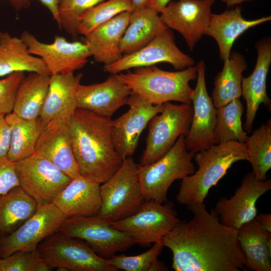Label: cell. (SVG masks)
I'll list each match as a JSON object with an SVG mask.
<instances>
[{"mask_svg": "<svg viewBox=\"0 0 271 271\" xmlns=\"http://www.w3.org/2000/svg\"><path fill=\"white\" fill-rule=\"evenodd\" d=\"M193 214L178 223L162 239L173 254L175 271H240L245 260L237 230L223 225L204 203L187 206Z\"/></svg>", "mask_w": 271, "mask_h": 271, "instance_id": "6da1fadb", "label": "cell"}, {"mask_svg": "<svg viewBox=\"0 0 271 271\" xmlns=\"http://www.w3.org/2000/svg\"><path fill=\"white\" fill-rule=\"evenodd\" d=\"M111 118L77 108L69 119L75 160L81 177L102 184L122 160L113 141Z\"/></svg>", "mask_w": 271, "mask_h": 271, "instance_id": "7a4b0ae2", "label": "cell"}, {"mask_svg": "<svg viewBox=\"0 0 271 271\" xmlns=\"http://www.w3.org/2000/svg\"><path fill=\"white\" fill-rule=\"evenodd\" d=\"M198 170L182 179L177 201L189 206L204 203L210 189L226 175L236 162L246 160L244 143L236 141L220 143L196 152L194 156Z\"/></svg>", "mask_w": 271, "mask_h": 271, "instance_id": "3957f363", "label": "cell"}, {"mask_svg": "<svg viewBox=\"0 0 271 271\" xmlns=\"http://www.w3.org/2000/svg\"><path fill=\"white\" fill-rule=\"evenodd\" d=\"M117 74L132 92L153 105L172 101L192 104L193 89L189 83L197 79L196 66L169 71L152 65Z\"/></svg>", "mask_w": 271, "mask_h": 271, "instance_id": "277c9868", "label": "cell"}, {"mask_svg": "<svg viewBox=\"0 0 271 271\" xmlns=\"http://www.w3.org/2000/svg\"><path fill=\"white\" fill-rule=\"evenodd\" d=\"M195 154L187 149L185 136L181 135L159 160L145 165H139V178L145 201L166 203L172 184L194 173L192 161Z\"/></svg>", "mask_w": 271, "mask_h": 271, "instance_id": "5b68a950", "label": "cell"}, {"mask_svg": "<svg viewBox=\"0 0 271 271\" xmlns=\"http://www.w3.org/2000/svg\"><path fill=\"white\" fill-rule=\"evenodd\" d=\"M101 207L98 216L111 222L134 213L145 201L139 178V165L125 158L116 172L100 185Z\"/></svg>", "mask_w": 271, "mask_h": 271, "instance_id": "8992f818", "label": "cell"}, {"mask_svg": "<svg viewBox=\"0 0 271 271\" xmlns=\"http://www.w3.org/2000/svg\"><path fill=\"white\" fill-rule=\"evenodd\" d=\"M38 249L46 263L58 270H118L90 246L59 231L43 240Z\"/></svg>", "mask_w": 271, "mask_h": 271, "instance_id": "52a82bcc", "label": "cell"}, {"mask_svg": "<svg viewBox=\"0 0 271 271\" xmlns=\"http://www.w3.org/2000/svg\"><path fill=\"white\" fill-rule=\"evenodd\" d=\"M193 114L192 104H163L160 112L148 123V133L145 150L140 165L156 161L165 155L181 135L186 136L189 130Z\"/></svg>", "mask_w": 271, "mask_h": 271, "instance_id": "ba28073f", "label": "cell"}, {"mask_svg": "<svg viewBox=\"0 0 271 271\" xmlns=\"http://www.w3.org/2000/svg\"><path fill=\"white\" fill-rule=\"evenodd\" d=\"M180 221L173 204L148 201L132 214L110 224L131 235L136 244L145 245L162 241Z\"/></svg>", "mask_w": 271, "mask_h": 271, "instance_id": "9c48e42d", "label": "cell"}, {"mask_svg": "<svg viewBox=\"0 0 271 271\" xmlns=\"http://www.w3.org/2000/svg\"><path fill=\"white\" fill-rule=\"evenodd\" d=\"M59 231L86 241L97 254L106 259L136 244L131 235L112 227L98 215L66 218Z\"/></svg>", "mask_w": 271, "mask_h": 271, "instance_id": "30bf717a", "label": "cell"}, {"mask_svg": "<svg viewBox=\"0 0 271 271\" xmlns=\"http://www.w3.org/2000/svg\"><path fill=\"white\" fill-rule=\"evenodd\" d=\"M20 186L38 204L53 203L72 179L35 154L15 162Z\"/></svg>", "mask_w": 271, "mask_h": 271, "instance_id": "8fae6325", "label": "cell"}, {"mask_svg": "<svg viewBox=\"0 0 271 271\" xmlns=\"http://www.w3.org/2000/svg\"><path fill=\"white\" fill-rule=\"evenodd\" d=\"M66 219L53 203L38 205L34 214L10 234L0 238V257L19 250H33L57 232Z\"/></svg>", "mask_w": 271, "mask_h": 271, "instance_id": "7c38bea8", "label": "cell"}, {"mask_svg": "<svg viewBox=\"0 0 271 271\" xmlns=\"http://www.w3.org/2000/svg\"><path fill=\"white\" fill-rule=\"evenodd\" d=\"M174 38L172 31L166 28L139 50L123 55L113 63L104 65V71L110 74H118L131 68L160 63H169L178 70L194 66V60L179 49Z\"/></svg>", "mask_w": 271, "mask_h": 271, "instance_id": "4fadbf2b", "label": "cell"}, {"mask_svg": "<svg viewBox=\"0 0 271 271\" xmlns=\"http://www.w3.org/2000/svg\"><path fill=\"white\" fill-rule=\"evenodd\" d=\"M27 46L29 52L40 58L51 75L74 73L82 68L91 56L87 46L82 42H69L56 36L53 43L46 44L25 31L20 37Z\"/></svg>", "mask_w": 271, "mask_h": 271, "instance_id": "5bb4252c", "label": "cell"}, {"mask_svg": "<svg viewBox=\"0 0 271 271\" xmlns=\"http://www.w3.org/2000/svg\"><path fill=\"white\" fill-rule=\"evenodd\" d=\"M216 0L170 1L160 12V17L170 29L178 32L192 51L209 24L211 7Z\"/></svg>", "mask_w": 271, "mask_h": 271, "instance_id": "9a60e30c", "label": "cell"}, {"mask_svg": "<svg viewBox=\"0 0 271 271\" xmlns=\"http://www.w3.org/2000/svg\"><path fill=\"white\" fill-rule=\"evenodd\" d=\"M196 67L197 83L192 96L193 114L185 136L187 149L195 153L218 144L215 137L216 108L207 90L205 63L200 60Z\"/></svg>", "mask_w": 271, "mask_h": 271, "instance_id": "2e32d148", "label": "cell"}, {"mask_svg": "<svg viewBox=\"0 0 271 271\" xmlns=\"http://www.w3.org/2000/svg\"><path fill=\"white\" fill-rule=\"evenodd\" d=\"M126 105L128 110L112 120L111 126L114 145L122 160L134 154L142 131L163 108V104L153 105L133 92Z\"/></svg>", "mask_w": 271, "mask_h": 271, "instance_id": "e0dca14e", "label": "cell"}, {"mask_svg": "<svg viewBox=\"0 0 271 271\" xmlns=\"http://www.w3.org/2000/svg\"><path fill=\"white\" fill-rule=\"evenodd\" d=\"M271 189V180L257 179L249 172L242 179L241 185L229 199L221 198L212 211L223 225L238 229L257 215L258 199Z\"/></svg>", "mask_w": 271, "mask_h": 271, "instance_id": "ac0fdd59", "label": "cell"}, {"mask_svg": "<svg viewBox=\"0 0 271 271\" xmlns=\"http://www.w3.org/2000/svg\"><path fill=\"white\" fill-rule=\"evenodd\" d=\"M34 154L50 161L72 179L81 177L74 155L69 119L56 118L47 124Z\"/></svg>", "mask_w": 271, "mask_h": 271, "instance_id": "d6986e66", "label": "cell"}, {"mask_svg": "<svg viewBox=\"0 0 271 271\" xmlns=\"http://www.w3.org/2000/svg\"><path fill=\"white\" fill-rule=\"evenodd\" d=\"M132 92L117 74H111L100 83L80 84L76 93L77 107L111 118L119 108L127 104Z\"/></svg>", "mask_w": 271, "mask_h": 271, "instance_id": "ffe728a7", "label": "cell"}, {"mask_svg": "<svg viewBox=\"0 0 271 271\" xmlns=\"http://www.w3.org/2000/svg\"><path fill=\"white\" fill-rule=\"evenodd\" d=\"M255 47L257 60L251 74L243 78L242 96L246 101V117L244 129L250 133L253 121L260 104L269 109L271 101L266 92V78L271 64V39L265 37L258 40Z\"/></svg>", "mask_w": 271, "mask_h": 271, "instance_id": "44dd1931", "label": "cell"}, {"mask_svg": "<svg viewBox=\"0 0 271 271\" xmlns=\"http://www.w3.org/2000/svg\"><path fill=\"white\" fill-rule=\"evenodd\" d=\"M100 184L80 177L71 182L53 203L66 218L98 215L101 207Z\"/></svg>", "mask_w": 271, "mask_h": 271, "instance_id": "7402d4cb", "label": "cell"}, {"mask_svg": "<svg viewBox=\"0 0 271 271\" xmlns=\"http://www.w3.org/2000/svg\"><path fill=\"white\" fill-rule=\"evenodd\" d=\"M131 12L118 14L84 36L83 42L95 62L107 65L122 58L120 42L128 25Z\"/></svg>", "mask_w": 271, "mask_h": 271, "instance_id": "603a6c76", "label": "cell"}, {"mask_svg": "<svg viewBox=\"0 0 271 271\" xmlns=\"http://www.w3.org/2000/svg\"><path fill=\"white\" fill-rule=\"evenodd\" d=\"M82 74H52L39 118L46 125L56 118L69 119L77 108L76 90Z\"/></svg>", "mask_w": 271, "mask_h": 271, "instance_id": "cb8c5ba5", "label": "cell"}, {"mask_svg": "<svg viewBox=\"0 0 271 271\" xmlns=\"http://www.w3.org/2000/svg\"><path fill=\"white\" fill-rule=\"evenodd\" d=\"M270 20V16L246 20L242 15L240 7L236 6L222 13L212 14L204 35L210 36L215 40L220 58L224 61L229 57L234 42L241 35L250 28Z\"/></svg>", "mask_w": 271, "mask_h": 271, "instance_id": "d4e9b609", "label": "cell"}, {"mask_svg": "<svg viewBox=\"0 0 271 271\" xmlns=\"http://www.w3.org/2000/svg\"><path fill=\"white\" fill-rule=\"evenodd\" d=\"M166 28L160 13L153 8L146 7L133 10L120 42L123 56L144 47Z\"/></svg>", "mask_w": 271, "mask_h": 271, "instance_id": "484cf974", "label": "cell"}, {"mask_svg": "<svg viewBox=\"0 0 271 271\" xmlns=\"http://www.w3.org/2000/svg\"><path fill=\"white\" fill-rule=\"evenodd\" d=\"M237 230L246 266L255 271H270L271 233L265 231L255 218Z\"/></svg>", "mask_w": 271, "mask_h": 271, "instance_id": "4316f807", "label": "cell"}, {"mask_svg": "<svg viewBox=\"0 0 271 271\" xmlns=\"http://www.w3.org/2000/svg\"><path fill=\"white\" fill-rule=\"evenodd\" d=\"M26 71L51 75L42 60L29 52L21 38L0 31V77Z\"/></svg>", "mask_w": 271, "mask_h": 271, "instance_id": "83f0119b", "label": "cell"}, {"mask_svg": "<svg viewBox=\"0 0 271 271\" xmlns=\"http://www.w3.org/2000/svg\"><path fill=\"white\" fill-rule=\"evenodd\" d=\"M223 62L222 70L215 78L211 97L216 108L234 99H240L242 74L247 67L244 56L236 51L231 52L229 57Z\"/></svg>", "mask_w": 271, "mask_h": 271, "instance_id": "f1b7e54d", "label": "cell"}, {"mask_svg": "<svg viewBox=\"0 0 271 271\" xmlns=\"http://www.w3.org/2000/svg\"><path fill=\"white\" fill-rule=\"evenodd\" d=\"M50 75L30 73L20 83L13 112L26 119L39 117L50 83Z\"/></svg>", "mask_w": 271, "mask_h": 271, "instance_id": "f546056e", "label": "cell"}, {"mask_svg": "<svg viewBox=\"0 0 271 271\" xmlns=\"http://www.w3.org/2000/svg\"><path fill=\"white\" fill-rule=\"evenodd\" d=\"M5 117L11 129L7 156L8 159L16 162L33 154L38 139L46 125L39 117L26 119L13 112Z\"/></svg>", "mask_w": 271, "mask_h": 271, "instance_id": "4dcf8cb0", "label": "cell"}, {"mask_svg": "<svg viewBox=\"0 0 271 271\" xmlns=\"http://www.w3.org/2000/svg\"><path fill=\"white\" fill-rule=\"evenodd\" d=\"M38 205L20 186L0 196V238L7 236L31 217Z\"/></svg>", "mask_w": 271, "mask_h": 271, "instance_id": "1f68e13d", "label": "cell"}, {"mask_svg": "<svg viewBox=\"0 0 271 271\" xmlns=\"http://www.w3.org/2000/svg\"><path fill=\"white\" fill-rule=\"evenodd\" d=\"M248 154V161L252 173L259 180L267 179L266 174L271 168V120L263 123L244 143Z\"/></svg>", "mask_w": 271, "mask_h": 271, "instance_id": "d6a6232c", "label": "cell"}, {"mask_svg": "<svg viewBox=\"0 0 271 271\" xmlns=\"http://www.w3.org/2000/svg\"><path fill=\"white\" fill-rule=\"evenodd\" d=\"M243 105L235 99L216 108L215 137L217 144L236 141L244 143L247 135L241 121Z\"/></svg>", "mask_w": 271, "mask_h": 271, "instance_id": "836d02e7", "label": "cell"}, {"mask_svg": "<svg viewBox=\"0 0 271 271\" xmlns=\"http://www.w3.org/2000/svg\"><path fill=\"white\" fill-rule=\"evenodd\" d=\"M133 10L131 0H107L103 1L80 17L77 25L78 34L86 35L101 24L118 14Z\"/></svg>", "mask_w": 271, "mask_h": 271, "instance_id": "e575fe53", "label": "cell"}, {"mask_svg": "<svg viewBox=\"0 0 271 271\" xmlns=\"http://www.w3.org/2000/svg\"><path fill=\"white\" fill-rule=\"evenodd\" d=\"M105 0H60L58 7L59 27L74 37L78 35L77 25L84 12Z\"/></svg>", "mask_w": 271, "mask_h": 271, "instance_id": "d590c367", "label": "cell"}, {"mask_svg": "<svg viewBox=\"0 0 271 271\" xmlns=\"http://www.w3.org/2000/svg\"><path fill=\"white\" fill-rule=\"evenodd\" d=\"M37 248L19 250L0 259V271H49Z\"/></svg>", "mask_w": 271, "mask_h": 271, "instance_id": "8d00e7d4", "label": "cell"}, {"mask_svg": "<svg viewBox=\"0 0 271 271\" xmlns=\"http://www.w3.org/2000/svg\"><path fill=\"white\" fill-rule=\"evenodd\" d=\"M164 247L161 241L154 243L150 249L141 254L132 256L115 254L108 260L117 270L150 271L153 263L161 253Z\"/></svg>", "mask_w": 271, "mask_h": 271, "instance_id": "74e56055", "label": "cell"}, {"mask_svg": "<svg viewBox=\"0 0 271 271\" xmlns=\"http://www.w3.org/2000/svg\"><path fill=\"white\" fill-rule=\"evenodd\" d=\"M25 77L24 72H16L0 79V114L13 112L17 90Z\"/></svg>", "mask_w": 271, "mask_h": 271, "instance_id": "f35d334b", "label": "cell"}, {"mask_svg": "<svg viewBox=\"0 0 271 271\" xmlns=\"http://www.w3.org/2000/svg\"><path fill=\"white\" fill-rule=\"evenodd\" d=\"M20 186L15 162L7 156L0 157V196Z\"/></svg>", "mask_w": 271, "mask_h": 271, "instance_id": "ab89813d", "label": "cell"}, {"mask_svg": "<svg viewBox=\"0 0 271 271\" xmlns=\"http://www.w3.org/2000/svg\"><path fill=\"white\" fill-rule=\"evenodd\" d=\"M51 12L54 19L56 21L59 27L60 22L58 14V7L60 0H39ZM13 7L16 10H19L22 8H26L30 5V0H11Z\"/></svg>", "mask_w": 271, "mask_h": 271, "instance_id": "60d3db41", "label": "cell"}, {"mask_svg": "<svg viewBox=\"0 0 271 271\" xmlns=\"http://www.w3.org/2000/svg\"><path fill=\"white\" fill-rule=\"evenodd\" d=\"M5 116L0 114V157L7 156L10 142L11 129Z\"/></svg>", "mask_w": 271, "mask_h": 271, "instance_id": "b9f144b4", "label": "cell"}, {"mask_svg": "<svg viewBox=\"0 0 271 271\" xmlns=\"http://www.w3.org/2000/svg\"><path fill=\"white\" fill-rule=\"evenodd\" d=\"M255 219L268 232L271 233V214L262 213L256 215Z\"/></svg>", "mask_w": 271, "mask_h": 271, "instance_id": "7bdbcfd3", "label": "cell"}, {"mask_svg": "<svg viewBox=\"0 0 271 271\" xmlns=\"http://www.w3.org/2000/svg\"><path fill=\"white\" fill-rule=\"evenodd\" d=\"M170 1L171 0H150L147 7L153 8L160 13Z\"/></svg>", "mask_w": 271, "mask_h": 271, "instance_id": "ee69618b", "label": "cell"}, {"mask_svg": "<svg viewBox=\"0 0 271 271\" xmlns=\"http://www.w3.org/2000/svg\"><path fill=\"white\" fill-rule=\"evenodd\" d=\"M150 1V0H131L133 10L147 7Z\"/></svg>", "mask_w": 271, "mask_h": 271, "instance_id": "f6af8a7d", "label": "cell"}, {"mask_svg": "<svg viewBox=\"0 0 271 271\" xmlns=\"http://www.w3.org/2000/svg\"><path fill=\"white\" fill-rule=\"evenodd\" d=\"M251 1L252 0H221V1L225 4L227 7L238 6L242 3Z\"/></svg>", "mask_w": 271, "mask_h": 271, "instance_id": "bcb514c9", "label": "cell"}, {"mask_svg": "<svg viewBox=\"0 0 271 271\" xmlns=\"http://www.w3.org/2000/svg\"><path fill=\"white\" fill-rule=\"evenodd\" d=\"M9 1H11V0H9Z\"/></svg>", "mask_w": 271, "mask_h": 271, "instance_id": "7dc6e473", "label": "cell"}, {"mask_svg": "<svg viewBox=\"0 0 271 271\" xmlns=\"http://www.w3.org/2000/svg\"><path fill=\"white\" fill-rule=\"evenodd\" d=\"M1 258L0 257V259H1Z\"/></svg>", "mask_w": 271, "mask_h": 271, "instance_id": "c3c4849f", "label": "cell"}]
</instances>
